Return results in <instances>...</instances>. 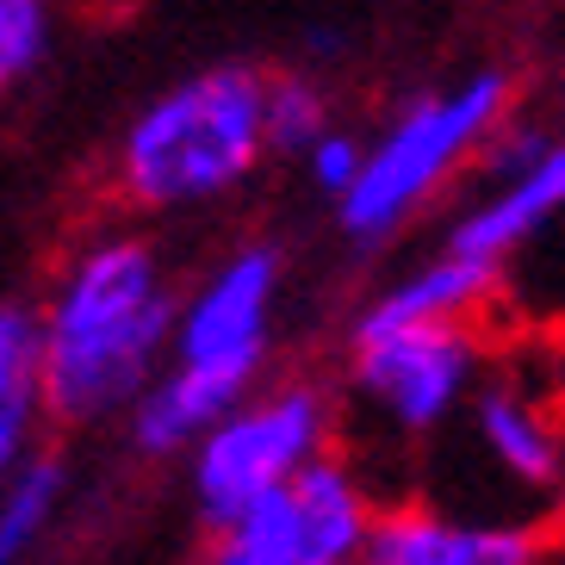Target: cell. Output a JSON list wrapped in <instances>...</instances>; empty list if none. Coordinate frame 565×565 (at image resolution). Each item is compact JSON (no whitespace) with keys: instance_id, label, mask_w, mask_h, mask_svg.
<instances>
[{"instance_id":"8992f818","label":"cell","mask_w":565,"mask_h":565,"mask_svg":"<svg viewBox=\"0 0 565 565\" xmlns=\"http://www.w3.org/2000/svg\"><path fill=\"white\" fill-rule=\"evenodd\" d=\"M484 373H491V342L479 323L349 330V392L404 441L454 429Z\"/></svg>"},{"instance_id":"8fae6325","label":"cell","mask_w":565,"mask_h":565,"mask_svg":"<svg viewBox=\"0 0 565 565\" xmlns=\"http://www.w3.org/2000/svg\"><path fill=\"white\" fill-rule=\"evenodd\" d=\"M63 460L32 454L13 479L0 484V565H25L38 553V541L51 534L56 510H63Z\"/></svg>"},{"instance_id":"9a60e30c","label":"cell","mask_w":565,"mask_h":565,"mask_svg":"<svg viewBox=\"0 0 565 565\" xmlns=\"http://www.w3.org/2000/svg\"><path fill=\"white\" fill-rule=\"evenodd\" d=\"M56 44V13L44 0H0V94L25 87Z\"/></svg>"},{"instance_id":"5bb4252c","label":"cell","mask_w":565,"mask_h":565,"mask_svg":"<svg viewBox=\"0 0 565 565\" xmlns=\"http://www.w3.org/2000/svg\"><path fill=\"white\" fill-rule=\"evenodd\" d=\"M44 392V317L38 305H0V416L32 423Z\"/></svg>"},{"instance_id":"ba28073f","label":"cell","mask_w":565,"mask_h":565,"mask_svg":"<svg viewBox=\"0 0 565 565\" xmlns=\"http://www.w3.org/2000/svg\"><path fill=\"white\" fill-rule=\"evenodd\" d=\"M466 435L479 460L529 503L565 510V385L541 361H498L466 404Z\"/></svg>"},{"instance_id":"6da1fadb","label":"cell","mask_w":565,"mask_h":565,"mask_svg":"<svg viewBox=\"0 0 565 565\" xmlns=\"http://www.w3.org/2000/svg\"><path fill=\"white\" fill-rule=\"evenodd\" d=\"M174 311L181 292L168 280V262L143 236H94L68 255L56 292L44 305V392L38 411L87 429L106 416H125L174 349Z\"/></svg>"},{"instance_id":"ac0fdd59","label":"cell","mask_w":565,"mask_h":565,"mask_svg":"<svg viewBox=\"0 0 565 565\" xmlns=\"http://www.w3.org/2000/svg\"><path fill=\"white\" fill-rule=\"evenodd\" d=\"M366 565H373V559H366Z\"/></svg>"},{"instance_id":"30bf717a","label":"cell","mask_w":565,"mask_h":565,"mask_svg":"<svg viewBox=\"0 0 565 565\" xmlns=\"http://www.w3.org/2000/svg\"><path fill=\"white\" fill-rule=\"evenodd\" d=\"M503 274L466 262L454 249H429L423 262H411L404 274L373 292L354 311V330H423V323H479L484 305L498 299Z\"/></svg>"},{"instance_id":"4fadbf2b","label":"cell","mask_w":565,"mask_h":565,"mask_svg":"<svg viewBox=\"0 0 565 565\" xmlns=\"http://www.w3.org/2000/svg\"><path fill=\"white\" fill-rule=\"evenodd\" d=\"M330 125H335V106L323 75H311V68H274L267 75V150L274 156L299 162Z\"/></svg>"},{"instance_id":"9c48e42d","label":"cell","mask_w":565,"mask_h":565,"mask_svg":"<svg viewBox=\"0 0 565 565\" xmlns=\"http://www.w3.org/2000/svg\"><path fill=\"white\" fill-rule=\"evenodd\" d=\"M373 565H547V547L529 522L460 515L435 503H392L373 522Z\"/></svg>"},{"instance_id":"e0dca14e","label":"cell","mask_w":565,"mask_h":565,"mask_svg":"<svg viewBox=\"0 0 565 565\" xmlns=\"http://www.w3.org/2000/svg\"><path fill=\"white\" fill-rule=\"evenodd\" d=\"M25 435H32V423H19V416H0V484H7L19 466L32 460V454H25Z\"/></svg>"},{"instance_id":"7c38bea8","label":"cell","mask_w":565,"mask_h":565,"mask_svg":"<svg viewBox=\"0 0 565 565\" xmlns=\"http://www.w3.org/2000/svg\"><path fill=\"white\" fill-rule=\"evenodd\" d=\"M193 565H305V541H299V515L292 498H274L262 510L236 515L224 529H212V541L200 547Z\"/></svg>"},{"instance_id":"52a82bcc","label":"cell","mask_w":565,"mask_h":565,"mask_svg":"<svg viewBox=\"0 0 565 565\" xmlns=\"http://www.w3.org/2000/svg\"><path fill=\"white\" fill-rule=\"evenodd\" d=\"M479 193L454 212L441 249L503 274L510 255L553 231L565 217V131L553 125H503L491 150L479 156Z\"/></svg>"},{"instance_id":"5b68a950","label":"cell","mask_w":565,"mask_h":565,"mask_svg":"<svg viewBox=\"0 0 565 565\" xmlns=\"http://www.w3.org/2000/svg\"><path fill=\"white\" fill-rule=\"evenodd\" d=\"M286 292V255L274 243H236L181 292L168 366L212 385L217 398L243 404L274 361Z\"/></svg>"},{"instance_id":"7a4b0ae2","label":"cell","mask_w":565,"mask_h":565,"mask_svg":"<svg viewBox=\"0 0 565 565\" xmlns=\"http://www.w3.org/2000/svg\"><path fill=\"white\" fill-rule=\"evenodd\" d=\"M267 162V68L224 56L156 100L118 137V193L137 212H205Z\"/></svg>"},{"instance_id":"3957f363","label":"cell","mask_w":565,"mask_h":565,"mask_svg":"<svg viewBox=\"0 0 565 565\" xmlns=\"http://www.w3.org/2000/svg\"><path fill=\"white\" fill-rule=\"evenodd\" d=\"M510 113H515V75L503 63H472L448 82L416 87L411 100H398V113L366 137L361 181L349 186V200H335L342 236L361 243V249H380V243L404 236L460 174L479 168V156L510 125Z\"/></svg>"},{"instance_id":"2e32d148","label":"cell","mask_w":565,"mask_h":565,"mask_svg":"<svg viewBox=\"0 0 565 565\" xmlns=\"http://www.w3.org/2000/svg\"><path fill=\"white\" fill-rule=\"evenodd\" d=\"M361 162H366V137L354 131V125H342L335 118L330 131L317 137L311 150L299 156V168H305V181H311V193H323V200H349V186L361 181Z\"/></svg>"},{"instance_id":"277c9868","label":"cell","mask_w":565,"mask_h":565,"mask_svg":"<svg viewBox=\"0 0 565 565\" xmlns=\"http://www.w3.org/2000/svg\"><path fill=\"white\" fill-rule=\"evenodd\" d=\"M335 454V398L311 380L255 385L231 416H217L205 441L186 454V484L205 529L274 503L280 491Z\"/></svg>"}]
</instances>
